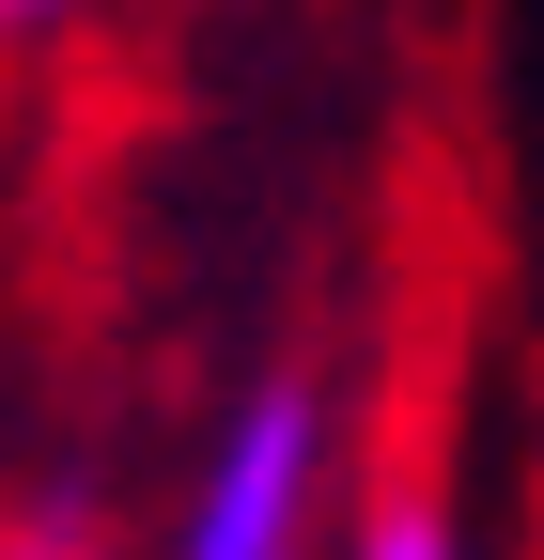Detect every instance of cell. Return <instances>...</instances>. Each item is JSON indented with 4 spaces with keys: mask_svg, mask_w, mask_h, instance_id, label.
<instances>
[{
    "mask_svg": "<svg viewBox=\"0 0 544 560\" xmlns=\"http://www.w3.org/2000/svg\"><path fill=\"white\" fill-rule=\"evenodd\" d=\"M311 499H327V389L311 374H264L218 420V467H202L172 560H296L311 545Z\"/></svg>",
    "mask_w": 544,
    "mask_h": 560,
    "instance_id": "cell-1",
    "label": "cell"
},
{
    "mask_svg": "<svg viewBox=\"0 0 544 560\" xmlns=\"http://www.w3.org/2000/svg\"><path fill=\"white\" fill-rule=\"evenodd\" d=\"M47 16H62V0H0V32H47Z\"/></svg>",
    "mask_w": 544,
    "mask_h": 560,
    "instance_id": "cell-4",
    "label": "cell"
},
{
    "mask_svg": "<svg viewBox=\"0 0 544 560\" xmlns=\"http://www.w3.org/2000/svg\"><path fill=\"white\" fill-rule=\"evenodd\" d=\"M358 560H466V529H451V514H421V499H389V514L358 529Z\"/></svg>",
    "mask_w": 544,
    "mask_h": 560,
    "instance_id": "cell-2",
    "label": "cell"
},
{
    "mask_svg": "<svg viewBox=\"0 0 544 560\" xmlns=\"http://www.w3.org/2000/svg\"><path fill=\"white\" fill-rule=\"evenodd\" d=\"M16 560H79V529H62V514H47V529H32V545H16Z\"/></svg>",
    "mask_w": 544,
    "mask_h": 560,
    "instance_id": "cell-3",
    "label": "cell"
}]
</instances>
